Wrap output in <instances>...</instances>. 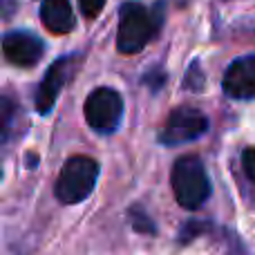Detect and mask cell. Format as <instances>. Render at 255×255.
Here are the masks:
<instances>
[{"label":"cell","mask_w":255,"mask_h":255,"mask_svg":"<svg viewBox=\"0 0 255 255\" xmlns=\"http://www.w3.org/2000/svg\"><path fill=\"white\" fill-rule=\"evenodd\" d=\"M170 184L177 204L186 211H197L211 197V181H208L206 168L202 159L195 154H184L177 159L172 166Z\"/></svg>","instance_id":"cell-1"},{"label":"cell","mask_w":255,"mask_h":255,"mask_svg":"<svg viewBox=\"0 0 255 255\" xmlns=\"http://www.w3.org/2000/svg\"><path fill=\"white\" fill-rule=\"evenodd\" d=\"M159 29V13L141 2H124L119 9L117 49L126 56L141 52Z\"/></svg>","instance_id":"cell-2"},{"label":"cell","mask_w":255,"mask_h":255,"mask_svg":"<svg viewBox=\"0 0 255 255\" xmlns=\"http://www.w3.org/2000/svg\"><path fill=\"white\" fill-rule=\"evenodd\" d=\"M99 179V163L92 157L76 154L70 157L63 166L54 193L63 204H81L94 190Z\"/></svg>","instance_id":"cell-3"},{"label":"cell","mask_w":255,"mask_h":255,"mask_svg":"<svg viewBox=\"0 0 255 255\" xmlns=\"http://www.w3.org/2000/svg\"><path fill=\"white\" fill-rule=\"evenodd\" d=\"M124 119V99L112 88H97L85 101V121L99 134H112Z\"/></svg>","instance_id":"cell-4"},{"label":"cell","mask_w":255,"mask_h":255,"mask_svg":"<svg viewBox=\"0 0 255 255\" xmlns=\"http://www.w3.org/2000/svg\"><path fill=\"white\" fill-rule=\"evenodd\" d=\"M208 130V119L202 110L197 108H175L168 115L166 124L161 130V143L163 145H181L195 141Z\"/></svg>","instance_id":"cell-5"},{"label":"cell","mask_w":255,"mask_h":255,"mask_svg":"<svg viewBox=\"0 0 255 255\" xmlns=\"http://www.w3.org/2000/svg\"><path fill=\"white\" fill-rule=\"evenodd\" d=\"M76 65H79V58L72 56V54L58 58L56 63L49 65V70L45 72L43 81H40L38 90H36V99H34L36 110H38L40 115H49V110L54 108L58 94H61V90L65 88V83L70 81V76L74 74Z\"/></svg>","instance_id":"cell-6"},{"label":"cell","mask_w":255,"mask_h":255,"mask_svg":"<svg viewBox=\"0 0 255 255\" xmlns=\"http://www.w3.org/2000/svg\"><path fill=\"white\" fill-rule=\"evenodd\" d=\"M222 88L226 97L238 99V101L255 99V54L238 58L226 67Z\"/></svg>","instance_id":"cell-7"},{"label":"cell","mask_w":255,"mask_h":255,"mask_svg":"<svg viewBox=\"0 0 255 255\" xmlns=\"http://www.w3.org/2000/svg\"><path fill=\"white\" fill-rule=\"evenodd\" d=\"M2 52L9 63L18 67H31L45 52L43 40L31 31H7L2 38Z\"/></svg>","instance_id":"cell-8"},{"label":"cell","mask_w":255,"mask_h":255,"mask_svg":"<svg viewBox=\"0 0 255 255\" xmlns=\"http://www.w3.org/2000/svg\"><path fill=\"white\" fill-rule=\"evenodd\" d=\"M40 20L52 34H70L76 25L70 0H43Z\"/></svg>","instance_id":"cell-9"},{"label":"cell","mask_w":255,"mask_h":255,"mask_svg":"<svg viewBox=\"0 0 255 255\" xmlns=\"http://www.w3.org/2000/svg\"><path fill=\"white\" fill-rule=\"evenodd\" d=\"M79 7L81 11H83L85 18H97L99 13L103 11V7H106V0H79Z\"/></svg>","instance_id":"cell-10"},{"label":"cell","mask_w":255,"mask_h":255,"mask_svg":"<svg viewBox=\"0 0 255 255\" xmlns=\"http://www.w3.org/2000/svg\"><path fill=\"white\" fill-rule=\"evenodd\" d=\"M242 168H244V175L255 184V148H247L242 152Z\"/></svg>","instance_id":"cell-11"},{"label":"cell","mask_w":255,"mask_h":255,"mask_svg":"<svg viewBox=\"0 0 255 255\" xmlns=\"http://www.w3.org/2000/svg\"><path fill=\"white\" fill-rule=\"evenodd\" d=\"M9 11H11V0H4V16H9Z\"/></svg>","instance_id":"cell-12"}]
</instances>
